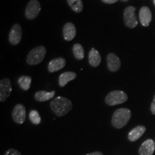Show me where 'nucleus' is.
Wrapping results in <instances>:
<instances>
[{
  "mask_svg": "<svg viewBox=\"0 0 155 155\" xmlns=\"http://www.w3.org/2000/svg\"><path fill=\"white\" fill-rule=\"evenodd\" d=\"M70 7L76 13H80L83 11V4L82 0H67Z\"/></svg>",
  "mask_w": 155,
  "mask_h": 155,
  "instance_id": "obj_20",
  "label": "nucleus"
},
{
  "mask_svg": "<svg viewBox=\"0 0 155 155\" xmlns=\"http://www.w3.org/2000/svg\"><path fill=\"white\" fill-rule=\"evenodd\" d=\"M86 155H104V154L101 152H94L91 153H88V154H87Z\"/></svg>",
  "mask_w": 155,
  "mask_h": 155,
  "instance_id": "obj_26",
  "label": "nucleus"
},
{
  "mask_svg": "<svg viewBox=\"0 0 155 155\" xmlns=\"http://www.w3.org/2000/svg\"><path fill=\"white\" fill-rule=\"evenodd\" d=\"M131 117V112L129 108H120L116 110L111 118V124L117 129H122L129 123Z\"/></svg>",
  "mask_w": 155,
  "mask_h": 155,
  "instance_id": "obj_2",
  "label": "nucleus"
},
{
  "mask_svg": "<svg viewBox=\"0 0 155 155\" xmlns=\"http://www.w3.org/2000/svg\"><path fill=\"white\" fill-rule=\"evenodd\" d=\"M77 74L75 72H71V71H68V72H64L61 74L58 79V83L61 87H64L68 84L70 81H73L76 78Z\"/></svg>",
  "mask_w": 155,
  "mask_h": 155,
  "instance_id": "obj_17",
  "label": "nucleus"
},
{
  "mask_svg": "<svg viewBox=\"0 0 155 155\" xmlns=\"http://www.w3.org/2000/svg\"><path fill=\"white\" fill-rule=\"evenodd\" d=\"M32 83V78L28 75H22L18 79V84L23 91H28Z\"/></svg>",
  "mask_w": 155,
  "mask_h": 155,
  "instance_id": "obj_19",
  "label": "nucleus"
},
{
  "mask_svg": "<svg viewBox=\"0 0 155 155\" xmlns=\"http://www.w3.org/2000/svg\"><path fill=\"white\" fill-rule=\"evenodd\" d=\"M63 38L67 41H71L76 35V29L75 25L71 22H67L63 28Z\"/></svg>",
  "mask_w": 155,
  "mask_h": 155,
  "instance_id": "obj_15",
  "label": "nucleus"
},
{
  "mask_svg": "<svg viewBox=\"0 0 155 155\" xmlns=\"http://www.w3.org/2000/svg\"><path fill=\"white\" fill-rule=\"evenodd\" d=\"M153 2H154V5H155V0H153Z\"/></svg>",
  "mask_w": 155,
  "mask_h": 155,
  "instance_id": "obj_27",
  "label": "nucleus"
},
{
  "mask_svg": "<svg viewBox=\"0 0 155 155\" xmlns=\"http://www.w3.org/2000/svg\"><path fill=\"white\" fill-rule=\"evenodd\" d=\"M66 65V61L63 58H57L50 61L48 64V69L50 73H55L60 70L63 69Z\"/></svg>",
  "mask_w": 155,
  "mask_h": 155,
  "instance_id": "obj_13",
  "label": "nucleus"
},
{
  "mask_svg": "<svg viewBox=\"0 0 155 155\" xmlns=\"http://www.w3.org/2000/svg\"><path fill=\"white\" fill-rule=\"evenodd\" d=\"M150 109H151V112H152V114H153V115H155V95H154V98H153L152 104H151Z\"/></svg>",
  "mask_w": 155,
  "mask_h": 155,
  "instance_id": "obj_24",
  "label": "nucleus"
},
{
  "mask_svg": "<svg viewBox=\"0 0 155 155\" xmlns=\"http://www.w3.org/2000/svg\"><path fill=\"white\" fill-rule=\"evenodd\" d=\"M104 3L106 4H108V5H111V4H114L116 2H117L119 0H101Z\"/></svg>",
  "mask_w": 155,
  "mask_h": 155,
  "instance_id": "obj_25",
  "label": "nucleus"
},
{
  "mask_svg": "<svg viewBox=\"0 0 155 155\" xmlns=\"http://www.w3.org/2000/svg\"><path fill=\"white\" fill-rule=\"evenodd\" d=\"M12 86L9 78H5L0 81V101L5 102L10 96Z\"/></svg>",
  "mask_w": 155,
  "mask_h": 155,
  "instance_id": "obj_7",
  "label": "nucleus"
},
{
  "mask_svg": "<svg viewBox=\"0 0 155 155\" xmlns=\"http://www.w3.org/2000/svg\"><path fill=\"white\" fill-rule=\"evenodd\" d=\"M139 21L144 27H148L152 19V12L147 7H142L139 10Z\"/></svg>",
  "mask_w": 155,
  "mask_h": 155,
  "instance_id": "obj_12",
  "label": "nucleus"
},
{
  "mask_svg": "<svg viewBox=\"0 0 155 155\" xmlns=\"http://www.w3.org/2000/svg\"><path fill=\"white\" fill-rule=\"evenodd\" d=\"M47 50L44 46L40 45L32 49L27 56L26 62L30 65H35L43 61Z\"/></svg>",
  "mask_w": 155,
  "mask_h": 155,
  "instance_id": "obj_3",
  "label": "nucleus"
},
{
  "mask_svg": "<svg viewBox=\"0 0 155 155\" xmlns=\"http://www.w3.org/2000/svg\"><path fill=\"white\" fill-rule=\"evenodd\" d=\"M147 129L144 126L139 125L134 128L128 134V139L131 142H134L142 137Z\"/></svg>",
  "mask_w": 155,
  "mask_h": 155,
  "instance_id": "obj_14",
  "label": "nucleus"
},
{
  "mask_svg": "<svg viewBox=\"0 0 155 155\" xmlns=\"http://www.w3.org/2000/svg\"><path fill=\"white\" fill-rule=\"evenodd\" d=\"M136 8L133 6H129L126 7L124 11V21L128 28H135L138 25L137 16L135 14Z\"/></svg>",
  "mask_w": 155,
  "mask_h": 155,
  "instance_id": "obj_5",
  "label": "nucleus"
},
{
  "mask_svg": "<svg viewBox=\"0 0 155 155\" xmlns=\"http://www.w3.org/2000/svg\"><path fill=\"white\" fill-rule=\"evenodd\" d=\"M22 27L19 24H15L12 27L10 32H9V42L13 45H17L22 40Z\"/></svg>",
  "mask_w": 155,
  "mask_h": 155,
  "instance_id": "obj_9",
  "label": "nucleus"
},
{
  "mask_svg": "<svg viewBox=\"0 0 155 155\" xmlns=\"http://www.w3.org/2000/svg\"><path fill=\"white\" fill-rule=\"evenodd\" d=\"M41 11V6L38 0H30L25 9V16L27 19L32 20L35 19Z\"/></svg>",
  "mask_w": 155,
  "mask_h": 155,
  "instance_id": "obj_6",
  "label": "nucleus"
},
{
  "mask_svg": "<svg viewBox=\"0 0 155 155\" xmlns=\"http://www.w3.org/2000/svg\"><path fill=\"white\" fill-rule=\"evenodd\" d=\"M88 61L89 64L92 67L96 68L100 65L101 62V58L100 53L98 51L94 48H92L88 53Z\"/></svg>",
  "mask_w": 155,
  "mask_h": 155,
  "instance_id": "obj_16",
  "label": "nucleus"
},
{
  "mask_svg": "<svg viewBox=\"0 0 155 155\" xmlns=\"http://www.w3.org/2000/svg\"><path fill=\"white\" fill-rule=\"evenodd\" d=\"M3 155H22L18 150H15L14 148H10L8 150L6 151V152Z\"/></svg>",
  "mask_w": 155,
  "mask_h": 155,
  "instance_id": "obj_23",
  "label": "nucleus"
},
{
  "mask_svg": "<svg viewBox=\"0 0 155 155\" xmlns=\"http://www.w3.org/2000/svg\"><path fill=\"white\" fill-rule=\"evenodd\" d=\"M73 108L72 101L63 96H58L50 103L52 111L58 116H63L68 114Z\"/></svg>",
  "mask_w": 155,
  "mask_h": 155,
  "instance_id": "obj_1",
  "label": "nucleus"
},
{
  "mask_svg": "<svg viewBox=\"0 0 155 155\" xmlns=\"http://www.w3.org/2000/svg\"><path fill=\"white\" fill-rule=\"evenodd\" d=\"M55 91H52L50 92H47L45 91H39L35 94V99L38 102H45L49 101L55 96Z\"/></svg>",
  "mask_w": 155,
  "mask_h": 155,
  "instance_id": "obj_18",
  "label": "nucleus"
},
{
  "mask_svg": "<svg viewBox=\"0 0 155 155\" xmlns=\"http://www.w3.org/2000/svg\"><path fill=\"white\" fill-rule=\"evenodd\" d=\"M107 67L111 72H117L121 68V61L114 53H109L106 58Z\"/></svg>",
  "mask_w": 155,
  "mask_h": 155,
  "instance_id": "obj_10",
  "label": "nucleus"
},
{
  "mask_svg": "<svg viewBox=\"0 0 155 155\" xmlns=\"http://www.w3.org/2000/svg\"><path fill=\"white\" fill-rule=\"evenodd\" d=\"M29 119L35 125L40 124V122H41V117H40L38 111L36 110H32L30 111V114H29Z\"/></svg>",
  "mask_w": 155,
  "mask_h": 155,
  "instance_id": "obj_22",
  "label": "nucleus"
},
{
  "mask_svg": "<svg viewBox=\"0 0 155 155\" xmlns=\"http://www.w3.org/2000/svg\"><path fill=\"white\" fill-rule=\"evenodd\" d=\"M155 150V142L152 139H148L141 144L139 149V155H153Z\"/></svg>",
  "mask_w": 155,
  "mask_h": 155,
  "instance_id": "obj_11",
  "label": "nucleus"
},
{
  "mask_svg": "<svg viewBox=\"0 0 155 155\" xmlns=\"http://www.w3.org/2000/svg\"><path fill=\"white\" fill-rule=\"evenodd\" d=\"M128 96L123 91L116 90L110 92L105 98V103L108 106H116L125 103Z\"/></svg>",
  "mask_w": 155,
  "mask_h": 155,
  "instance_id": "obj_4",
  "label": "nucleus"
},
{
  "mask_svg": "<svg viewBox=\"0 0 155 155\" xmlns=\"http://www.w3.org/2000/svg\"><path fill=\"white\" fill-rule=\"evenodd\" d=\"M12 119L15 123L22 124L26 119V108L25 106L21 104H17L13 108L12 112Z\"/></svg>",
  "mask_w": 155,
  "mask_h": 155,
  "instance_id": "obj_8",
  "label": "nucleus"
},
{
  "mask_svg": "<svg viewBox=\"0 0 155 155\" xmlns=\"http://www.w3.org/2000/svg\"><path fill=\"white\" fill-rule=\"evenodd\" d=\"M73 53L74 57L78 61H81L84 58V50L81 44L76 43L73 47Z\"/></svg>",
  "mask_w": 155,
  "mask_h": 155,
  "instance_id": "obj_21",
  "label": "nucleus"
}]
</instances>
